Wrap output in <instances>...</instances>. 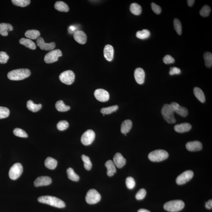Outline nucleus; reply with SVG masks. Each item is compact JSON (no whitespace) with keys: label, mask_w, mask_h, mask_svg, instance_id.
I'll list each match as a JSON object with an SVG mask.
<instances>
[{"label":"nucleus","mask_w":212,"mask_h":212,"mask_svg":"<svg viewBox=\"0 0 212 212\" xmlns=\"http://www.w3.org/2000/svg\"><path fill=\"white\" fill-rule=\"evenodd\" d=\"M38 201L41 203L48 204L57 208H64L66 206L65 203L63 201L57 198L52 196H41L38 198Z\"/></svg>","instance_id":"obj_1"},{"label":"nucleus","mask_w":212,"mask_h":212,"mask_svg":"<svg viewBox=\"0 0 212 212\" xmlns=\"http://www.w3.org/2000/svg\"><path fill=\"white\" fill-rule=\"evenodd\" d=\"M30 74V71L29 69L22 68L11 71L8 73L7 76L11 80L19 81L28 78Z\"/></svg>","instance_id":"obj_2"},{"label":"nucleus","mask_w":212,"mask_h":212,"mask_svg":"<svg viewBox=\"0 0 212 212\" xmlns=\"http://www.w3.org/2000/svg\"><path fill=\"white\" fill-rule=\"evenodd\" d=\"M185 206L184 202L181 200H175L166 202L164 205L165 210L171 212L180 211Z\"/></svg>","instance_id":"obj_3"},{"label":"nucleus","mask_w":212,"mask_h":212,"mask_svg":"<svg viewBox=\"0 0 212 212\" xmlns=\"http://www.w3.org/2000/svg\"><path fill=\"white\" fill-rule=\"evenodd\" d=\"M148 157L151 161L160 162L166 159L169 157V154L166 150L159 149L150 152Z\"/></svg>","instance_id":"obj_4"},{"label":"nucleus","mask_w":212,"mask_h":212,"mask_svg":"<svg viewBox=\"0 0 212 212\" xmlns=\"http://www.w3.org/2000/svg\"><path fill=\"white\" fill-rule=\"evenodd\" d=\"M174 111L170 105L166 104L163 105L161 110V114L163 118L169 123H174L176 122L174 116Z\"/></svg>","instance_id":"obj_5"},{"label":"nucleus","mask_w":212,"mask_h":212,"mask_svg":"<svg viewBox=\"0 0 212 212\" xmlns=\"http://www.w3.org/2000/svg\"><path fill=\"white\" fill-rule=\"evenodd\" d=\"M23 172V167L20 163H17L13 165L9 169V176L13 180H15L19 178Z\"/></svg>","instance_id":"obj_6"},{"label":"nucleus","mask_w":212,"mask_h":212,"mask_svg":"<svg viewBox=\"0 0 212 212\" xmlns=\"http://www.w3.org/2000/svg\"><path fill=\"white\" fill-rule=\"evenodd\" d=\"M101 196L96 190L91 189L88 191L86 196V201L87 203L94 204L100 202Z\"/></svg>","instance_id":"obj_7"},{"label":"nucleus","mask_w":212,"mask_h":212,"mask_svg":"<svg viewBox=\"0 0 212 212\" xmlns=\"http://www.w3.org/2000/svg\"><path fill=\"white\" fill-rule=\"evenodd\" d=\"M75 75L71 70H67L61 73L59 76L61 82L67 85L72 84L74 81Z\"/></svg>","instance_id":"obj_8"},{"label":"nucleus","mask_w":212,"mask_h":212,"mask_svg":"<svg viewBox=\"0 0 212 212\" xmlns=\"http://www.w3.org/2000/svg\"><path fill=\"white\" fill-rule=\"evenodd\" d=\"M62 56V53L61 50L56 49L52 50L45 55L44 58V61L46 63L50 64L57 61L59 57Z\"/></svg>","instance_id":"obj_9"},{"label":"nucleus","mask_w":212,"mask_h":212,"mask_svg":"<svg viewBox=\"0 0 212 212\" xmlns=\"http://www.w3.org/2000/svg\"><path fill=\"white\" fill-rule=\"evenodd\" d=\"M95 132L92 130H88L83 133L81 137L82 143L84 145H89L92 144L95 139Z\"/></svg>","instance_id":"obj_10"},{"label":"nucleus","mask_w":212,"mask_h":212,"mask_svg":"<svg viewBox=\"0 0 212 212\" xmlns=\"http://www.w3.org/2000/svg\"><path fill=\"white\" fill-rule=\"evenodd\" d=\"M193 175L194 173L193 171H185L178 176L176 179V182L178 185L184 184L193 178Z\"/></svg>","instance_id":"obj_11"},{"label":"nucleus","mask_w":212,"mask_h":212,"mask_svg":"<svg viewBox=\"0 0 212 212\" xmlns=\"http://www.w3.org/2000/svg\"><path fill=\"white\" fill-rule=\"evenodd\" d=\"M94 95L97 100L102 102L108 101L110 98L109 94L107 91L103 89L96 90Z\"/></svg>","instance_id":"obj_12"},{"label":"nucleus","mask_w":212,"mask_h":212,"mask_svg":"<svg viewBox=\"0 0 212 212\" xmlns=\"http://www.w3.org/2000/svg\"><path fill=\"white\" fill-rule=\"evenodd\" d=\"M170 106L172 108L174 112H176L179 115L183 117H186L188 114V111L187 108L180 106L176 102H173L171 103Z\"/></svg>","instance_id":"obj_13"},{"label":"nucleus","mask_w":212,"mask_h":212,"mask_svg":"<svg viewBox=\"0 0 212 212\" xmlns=\"http://www.w3.org/2000/svg\"><path fill=\"white\" fill-rule=\"evenodd\" d=\"M37 45L40 47L41 49L46 51L52 50L56 47V44L54 42H50L49 43H45L44 39L41 37H39L37 40Z\"/></svg>","instance_id":"obj_14"},{"label":"nucleus","mask_w":212,"mask_h":212,"mask_svg":"<svg viewBox=\"0 0 212 212\" xmlns=\"http://www.w3.org/2000/svg\"><path fill=\"white\" fill-rule=\"evenodd\" d=\"M52 182L51 177L47 176H42L36 178L34 182V185L36 187L46 186L50 185Z\"/></svg>","instance_id":"obj_15"},{"label":"nucleus","mask_w":212,"mask_h":212,"mask_svg":"<svg viewBox=\"0 0 212 212\" xmlns=\"http://www.w3.org/2000/svg\"><path fill=\"white\" fill-rule=\"evenodd\" d=\"M134 78L138 84H141L144 83L145 79V72L142 68H138L135 70Z\"/></svg>","instance_id":"obj_16"},{"label":"nucleus","mask_w":212,"mask_h":212,"mask_svg":"<svg viewBox=\"0 0 212 212\" xmlns=\"http://www.w3.org/2000/svg\"><path fill=\"white\" fill-rule=\"evenodd\" d=\"M186 147L188 150L189 151H198L202 150V144L199 141H190L187 143Z\"/></svg>","instance_id":"obj_17"},{"label":"nucleus","mask_w":212,"mask_h":212,"mask_svg":"<svg viewBox=\"0 0 212 212\" xmlns=\"http://www.w3.org/2000/svg\"><path fill=\"white\" fill-rule=\"evenodd\" d=\"M113 162L117 168H122L126 164V160L122 156V154L117 152L113 158Z\"/></svg>","instance_id":"obj_18"},{"label":"nucleus","mask_w":212,"mask_h":212,"mask_svg":"<svg viewBox=\"0 0 212 212\" xmlns=\"http://www.w3.org/2000/svg\"><path fill=\"white\" fill-rule=\"evenodd\" d=\"M73 38L77 42L82 45L86 43L87 41V36L84 31L78 30L74 33Z\"/></svg>","instance_id":"obj_19"},{"label":"nucleus","mask_w":212,"mask_h":212,"mask_svg":"<svg viewBox=\"0 0 212 212\" xmlns=\"http://www.w3.org/2000/svg\"><path fill=\"white\" fill-rule=\"evenodd\" d=\"M114 53V48L112 46L109 45L105 46L104 49V56L107 61H111L112 60Z\"/></svg>","instance_id":"obj_20"},{"label":"nucleus","mask_w":212,"mask_h":212,"mask_svg":"<svg viewBox=\"0 0 212 212\" xmlns=\"http://www.w3.org/2000/svg\"><path fill=\"white\" fill-rule=\"evenodd\" d=\"M192 126L189 123L184 122V123L177 124L174 127L175 131L179 133H183L188 132L191 129Z\"/></svg>","instance_id":"obj_21"},{"label":"nucleus","mask_w":212,"mask_h":212,"mask_svg":"<svg viewBox=\"0 0 212 212\" xmlns=\"http://www.w3.org/2000/svg\"><path fill=\"white\" fill-rule=\"evenodd\" d=\"M105 166L107 169V174L108 177H111L114 176L116 172V169L113 161L111 160H108L105 163Z\"/></svg>","instance_id":"obj_22"},{"label":"nucleus","mask_w":212,"mask_h":212,"mask_svg":"<svg viewBox=\"0 0 212 212\" xmlns=\"http://www.w3.org/2000/svg\"><path fill=\"white\" fill-rule=\"evenodd\" d=\"M13 30V27L12 25L8 23L0 24V34L3 36H7L8 34V31H12Z\"/></svg>","instance_id":"obj_23"},{"label":"nucleus","mask_w":212,"mask_h":212,"mask_svg":"<svg viewBox=\"0 0 212 212\" xmlns=\"http://www.w3.org/2000/svg\"><path fill=\"white\" fill-rule=\"evenodd\" d=\"M132 126H133V122L131 120L127 119V120L124 121L121 125V133L125 134L128 133L131 129Z\"/></svg>","instance_id":"obj_24"},{"label":"nucleus","mask_w":212,"mask_h":212,"mask_svg":"<svg viewBox=\"0 0 212 212\" xmlns=\"http://www.w3.org/2000/svg\"><path fill=\"white\" fill-rule=\"evenodd\" d=\"M57 161L54 158H51V157H48L45 160V165L46 166L48 169L53 170L57 166Z\"/></svg>","instance_id":"obj_25"},{"label":"nucleus","mask_w":212,"mask_h":212,"mask_svg":"<svg viewBox=\"0 0 212 212\" xmlns=\"http://www.w3.org/2000/svg\"><path fill=\"white\" fill-rule=\"evenodd\" d=\"M19 43L21 45H24L27 48L30 49L31 50H35L36 46L35 42L30 39L26 38H21L20 39Z\"/></svg>","instance_id":"obj_26"},{"label":"nucleus","mask_w":212,"mask_h":212,"mask_svg":"<svg viewBox=\"0 0 212 212\" xmlns=\"http://www.w3.org/2000/svg\"><path fill=\"white\" fill-rule=\"evenodd\" d=\"M55 9L62 12H68L69 10L68 5L63 1H57L54 5Z\"/></svg>","instance_id":"obj_27"},{"label":"nucleus","mask_w":212,"mask_h":212,"mask_svg":"<svg viewBox=\"0 0 212 212\" xmlns=\"http://www.w3.org/2000/svg\"><path fill=\"white\" fill-rule=\"evenodd\" d=\"M40 33L37 30H28L25 33V37L30 39H36L39 37Z\"/></svg>","instance_id":"obj_28"},{"label":"nucleus","mask_w":212,"mask_h":212,"mask_svg":"<svg viewBox=\"0 0 212 212\" xmlns=\"http://www.w3.org/2000/svg\"><path fill=\"white\" fill-rule=\"evenodd\" d=\"M27 107L30 111L35 112L38 111L42 108V105L41 104H36L31 100H29L27 102Z\"/></svg>","instance_id":"obj_29"},{"label":"nucleus","mask_w":212,"mask_h":212,"mask_svg":"<svg viewBox=\"0 0 212 212\" xmlns=\"http://www.w3.org/2000/svg\"><path fill=\"white\" fill-rule=\"evenodd\" d=\"M194 93L198 100L201 103H204L205 101V95L200 88L196 87L194 89Z\"/></svg>","instance_id":"obj_30"},{"label":"nucleus","mask_w":212,"mask_h":212,"mask_svg":"<svg viewBox=\"0 0 212 212\" xmlns=\"http://www.w3.org/2000/svg\"><path fill=\"white\" fill-rule=\"evenodd\" d=\"M55 106L58 111L61 112L68 111L70 109V107L64 104L62 100H59L57 102Z\"/></svg>","instance_id":"obj_31"},{"label":"nucleus","mask_w":212,"mask_h":212,"mask_svg":"<svg viewBox=\"0 0 212 212\" xmlns=\"http://www.w3.org/2000/svg\"><path fill=\"white\" fill-rule=\"evenodd\" d=\"M130 9L132 13L136 15H140L142 12L141 6L136 3H132L130 5Z\"/></svg>","instance_id":"obj_32"},{"label":"nucleus","mask_w":212,"mask_h":212,"mask_svg":"<svg viewBox=\"0 0 212 212\" xmlns=\"http://www.w3.org/2000/svg\"><path fill=\"white\" fill-rule=\"evenodd\" d=\"M67 172L68 177L70 180L74 182H78L79 180V177L78 174L75 173L73 170L72 168H69L67 169Z\"/></svg>","instance_id":"obj_33"},{"label":"nucleus","mask_w":212,"mask_h":212,"mask_svg":"<svg viewBox=\"0 0 212 212\" xmlns=\"http://www.w3.org/2000/svg\"><path fill=\"white\" fill-rule=\"evenodd\" d=\"M204 58L205 60V63L206 67L208 68H210L212 66V54L210 52H206L204 53Z\"/></svg>","instance_id":"obj_34"},{"label":"nucleus","mask_w":212,"mask_h":212,"mask_svg":"<svg viewBox=\"0 0 212 212\" xmlns=\"http://www.w3.org/2000/svg\"><path fill=\"white\" fill-rule=\"evenodd\" d=\"M150 33L148 30L144 29L142 31H139L137 32L136 36L138 38L141 39H145L150 37Z\"/></svg>","instance_id":"obj_35"},{"label":"nucleus","mask_w":212,"mask_h":212,"mask_svg":"<svg viewBox=\"0 0 212 212\" xmlns=\"http://www.w3.org/2000/svg\"><path fill=\"white\" fill-rule=\"evenodd\" d=\"M118 106L117 105L108 107L103 108L101 110V112L103 114H109L117 111L118 109Z\"/></svg>","instance_id":"obj_36"},{"label":"nucleus","mask_w":212,"mask_h":212,"mask_svg":"<svg viewBox=\"0 0 212 212\" xmlns=\"http://www.w3.org/2000/svg\"><path fill=\"white\" fill-rule=\"evenodd\" d=\"M82 159L83 162H84V166L86 170L89 171L90 170L92 167V163L89 157L84 155H82Z\"/></svg>","instance_id":"obj_37"},{"label":"nucleus","mask_w":212,"mask_h":212,"mask_svg":"<svg viewBox=\"0 0 212 212\" xmlns=\"http://www.w3.org/2000/svg\"><path fill=\"white\" fill-rule=\"evenodd\" d=\"M12 2L14 5L22 7H26L30 3L29 0H12Z\"/></svg>","instance_id":"obj_38"},{"label":"nucleus","mask_w":212,"mask_h":212,"mask_svg":"<svg viewBox=\"0 0 212 212\" xmlns=\"http://www.w3.org/2000/svg\"><path fill=\"white\" fill-rule=\"evenodd\" d=\"M174 29L179 35H181L182 33V26L180 20L177 19H175L173 21Z\"/></svg>","instance_id":"obj_39"},{"label":"nucleus","mask_w":212,"mask_h":212,"mask_svg":"<svg viewBox=\"0 0 212 212\" xmlns=\"http://www.w3.org/2000/svg\"><path fill=\"white\" fill-rule=\"evenodd\" d=\"M13 133L15 136L19 137L21 138H27L28 137L27 133L24 130L19 128H15L14 129Z\"/></svg>","instance_id":"obj_40"},{"label":"nucleus","mask_w":212,"mask_h":212,"mask_svg":"<svg viewBox=\"0 0 212 212\" xmlns=\"http://www.w3.org/2000/svg\"><path fill=\"white\" fill-rule=\"evenodd\" d=\"M211 11L210 8L208 5H205L201 9L199 14L201 16L205 17L209 16Z\"/></svg>","instance_id":"obj_41"},{"label":"nucleus","mask_w":212,"mask_h":212,"mask_svg":"<svg viewBox=\"0 0 212 212\" xmlns=\"http://www.w3.org/2000/svg\"><path fill=\"white\" fill-rule=\"evenodd\" d=\"M68 127V122L65 120L60 121L58 122L57 125V127L58 129L60 130V131H63V130L67 129Z\"/></svg>","instance_id":"obj_42"},{"label":"nucleus","mask_w":212,"mask_h":212,"mask_svg":"<svg viewBox=\"0 0 212 212\" xmlns=\"http://www.w3.org/2000/svg\"><path fill=\"white\" fill-rule=\"evenodd\" d=\"M9 110L5 107L0 106V119L5 118L8 117Z\"/></svg>","instance_id":"obj_43"},{"label":"nucleus","mask_w":212,"mask_h":212,"mask_svg":"<svg viewBox=\"0 0 212 212\" xmlns=\"http://www.w3.org/2000/svg\"><path fill=\"white\" fill-rule=\"evenodd\" d=\"M126 184L127 188L129 189H132L134 188L136 185V182L133 177H127L126 180Z\"/></svg>","instance_id":"obj_44"},{"label":"nucleus","mask_w":212,"mask_h":212,"mask_svg":"<svg viewBox=\"0 0 212 212\" xmlns=\"http://www.w3.org/2000/svg\"><path fill=\"white\" fill-rule=\"evenodd\" d=\"M9 59L8 55L4 52H0V63L5 64Z\"/></svg>","instance_id":"obj_45"},{"label":"nucleus","mask_w":212,"mask_h":212,"mask_svg":"<svg viewBox=\"0 0 212 212\" xmlns=\"http://www.w3.org/2000/svg\"><path fill=\"white\" fill-rule=\"evenodd\" d=\"M146 195V191L144 188H141L137 193L136 198L138 200H141L144 198Z\"/></svg>","instance_id":"obj_46"},{"label":"nucleus","mask_w":212,"mask_h":212,"mask_svg":"<svg viewBox=\"0 0 212 212\" xmlns=\"http://www.w3.org/2000/svg\"><path fill=\"white\" fill-rule=\"evenodd\" d=\"M163 62L166 64L173 63L175 62V59L170 55H166L163 58Z\"/></svg>","instance_id":"obj_47"},{"label":"nucleus","mask_w":212,"mask_h":212,"mask_svg":"<svg viewBox=\"0 0 212 212\" xmlns=\"http://www.w3.org/2000/svg\"><path fill=\"white\" fill-rule=\"evenodd\" d=\"M151 6L152 11L155 12V14L159 15L161 13V7L158 5L155 4V3H152L151 4Z\"/></svg>","instance_id":"obj_48"},{"label":"nucleus","mask_w":212,"mask_h":212,"mask_svg":"<svg viewBox=\"0 0 212 212\" xmlns=\"http://www.w3.org/2000/svg\"><path fill=\"white\" fill-rule=\"evenodd\" d=\"M181 70L178 68L174 67L171 68L170 70L169 71V74L172 75L176 74H179L181 73Z\"/></svg>","instance_id":"obj_49"},{"label":"nucleus","mask_w":212,"mask_h":212,"mask_svg":"<svg viewBox=\"0 0 212 212\" xmlns=\"http://www.w3.org/2000/svg\"><path fill=\"white\" fill-rule=\"evenodd\" d=\"M205 206L206 208L209 209H210L212 208V199L209 200L208 202H206Z\"/></svg>","instance_id":"obj_50"},{"label":"nucleus","mask_w":212,"mask_h":212,"mask_svg":"<svg viewBox=\"0 0 212 212\" xmlns=\"http://www.w3.org/2000/svg\"><path fill=\"white\" fill-rule=\"evenodd\" d=\"M194 0H188L187 1V3H188V5L190 7H191L194 4Z\"/></svg>","instance_id":"obj_51"},{"label":"nucleus","mask_w":212,"mask_h":212,"mask_svg":"<svg viewBox=\"0 0 212 212\" xmlns=\"http://www.w3.org/2000/svg\"><path fill=\"white\" fill-rule=\"evenodd\" d=\"M138 212H150L149 210L145 209H140L138 210Z\"/></svg>","instance_id":"obj_52"}]
</instances>
